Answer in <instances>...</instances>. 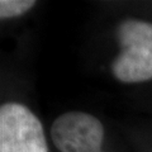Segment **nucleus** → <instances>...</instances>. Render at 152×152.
I'll return each instance as SVG.
<instances>
[{"label":"nucleus","mask_w":152,"mask_h":152,"mask_svg":"<svg viewBox=\"0 0 152 152\" xmlns=\"http://www.w3.org/2000/svg\"><path fill=\"white\" fill-rule=\"evenodd\" d=\"M117 34L122 51L112 65L114 76L123 83L152 79V24L129 19L119 26Z\"/></svg>","instance_id":"nucleus-1"},{"label":"nucleus","mask_w":152,"mask_h":152,"mask_svg":"<svg viewBox=\"0 0 152 152\" xmlns=\"http://www.w3.org/2000/svg\"><path fill=\"white\" fill-rule=\"evenodd\" d=\"M51 137L61 152H103L104 127L88 113L70 112L60 115L52 124Z\"/></svg>","instance_id":"nucleus-3"},{"label":"nucleus","mask_w":152,"mask_h":152,"mask_svg":"<svg viewBox=\"0 0 152 152\" xmlns=\"http://www.w3.org/2000/svg\"><path fill=\"white\" fill-rule=\"evenodd\" d=\"M34 5L33 0H1L0 1V17L3 19L18 17L26 13Z\"/></svg>","instance_id":"nucleus-4"},{"label":"nucleus","mask_w":152,"mask_h":152,"mask_svg":"<svg viewBox=\"0 0 152 152\" xmlns=\"http://www.w3.org/2000/svg\"><path fill=\"white\" fill-rule=\"evenodd\" d=\"M0 152H48L39 119L22 104L0 108Z\"/></svg>","instance_id":"nucleus-2"}]
</instances>
